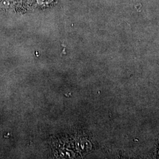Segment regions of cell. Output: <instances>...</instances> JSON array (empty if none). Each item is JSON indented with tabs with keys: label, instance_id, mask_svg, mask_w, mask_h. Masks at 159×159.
<instances>
[{
	"label": "cell",
	"instance_id": "1",
	"mask_svg": "<svg viewBox=\"0 0 159 159\" xmlns=\"http://www.w3.org/2000/svg\"><path fill=\"white\" fill-rule=\"evenodd\" d=\"M12 6L11 0H0V8L7 9Z\"/></svg>",
	"mask_w": 159,
	"mask_h": 159
},
{
	"label": "cell",
	"instance_id": "2",
	"mask_svg": "<svg viewBox=\"0 0 159 159\" xmlns=\"http://www.w3.org/2000/svg\"><path fill=\"white\" fill-rule=\"evenodd\" d=\"M37 1L40 5H44L50 3L52 0H37Z\"/></svg>",
	"mask_w": 159,
	"mask_h": 159
}]
</instances>
